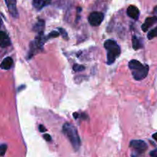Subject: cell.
Wrapping results in <instances>:
<instances>
[{
	"label": "cell",
	"mask_w": 157,
	"mask_h": 157,
	"mask_svg": "<svg viewBox=\"0 0 157 157\" xmlns=\"http://www.w3.org/2000/svg\"><path fill=\"white\" fill-rule=\"evenodd\" d=\"M129 67L132 71V75L136 81H141L148 75L149 66L144 65L137 60H131L129 62Z\"/></svg>",
	"instance_id": "obj_1"
},
{
	"label": "cell",
	"mask_w": 157,
	"mask_h": 157,
	"mask_svg": "<svg viewBox=\"0 0 157 157\" xmlns=\"http://www.w3.org/2000/svg\"><path fill=\"white\" fill-rule=\"evenodd\" d=\"M63 132L75 150H79L81 146V139L77 129L69 123H65L63 126Z\"/></svg>",
	"instance_id": "obj_2"
},
{
	"label": "cell",
	"mask_w": 157,
	"mask_h": 157,
	"mask_svg": "<svg viewBox=\"0 0 157 157\" xmlns=\"http://www.w3.org/2000/svg\"><path fill=\"white\" fill-rule=\"evenodd\" d=\"M104 45L107 52V64L110 65L121 55V48L116 41L112 39L105 41Z\"/></svg>",
	"instance_id": "obj_3"
},
{
	"label": "cell",
	"mask_w": 157,
	"mask_h": 157,
	"mask_svg": "<svg viewBox=\"0 0 157 157\" xmlns=\"http://www.w3.org/2000/svg\"><path fill=\"white\" fill-rule=\"evenodd\" d=\"M104 14L100 12H94L90 14L88 17V21L90 25L98 26L104 20Z\"/></svg>",
	"instance_id": "obj_4"
},
{
	"label": "cell",
	"mask_w": 157,
	"mask_h": 157,
	"mask_svg": "<svg viewBox=\"0 0 157 157\" xmlns=\"http://www.w3.org/2000/svg\"><path fill=\"white\" fill-rule=\"evenodd\" d=\"M130 146L139 153H144L147 150V144L141 140H131Z\"/></svg>",
	"instance_id": "obj_5"
},
{
	"label": "cell",
	"mask_w": 157,
	"mask_h": 157,
	"mask_svg": "<svg viewBox=\"0 0 157 157\" xmlns=\"http://www.w3.org/2000/svg\"><path fill=\"white\" fill-rule=\"evenodd\" d=\"M5 2H6V6H7L11 15L14 18H18V12L16 7V0H5Z\"/></svg>",
	"instance_id": "obj_6"
},
{
	"label": "cell",
	"mask_w": 157,
	"mask_h": 157,
	"mask_svg": "<svg viewBox=\"0 0 157 157\" xmlns=\"http://www.w3.org/2000/svg\"><path fill=\"white\" fill-rule=\"evenodd\" d=\"M52 0H33L32 6L36 10H41L44 7L50 5Z\"/></svg>",
	"instance_id": "obj_7"
},
{
	"label": "cell",
	"mask_w": 157,
	"mask_h": 157,
	"mask_svg": "<svg viewBox=\"0 0 157 157\" xmlns=\"http://www.w3.org/2000/svg\"><path fill=\"white\" fill-rule=\"evenodd\" d=\"M157 22V17L156 16H152V17H148L147 19L145 20L144 23L142 25V30L144 32H147L152 25Z\"/></svg>",
	"instance_id": "obj_8"
},
{
	"label": "cell",
	"mask_w": 157,
	"mask_h": 157,
	"mask_svg": "<svg viewBox=\"0 0 157 157\" xmlns=\"http://www.w3.org/2000/svg\"><path fill=\"white\" fill-rule=\"evenodd\" d=\"M11 44V41L7 34L0 31V47L6 48Z\"/></svg>",
	"instance_id": "obj_9"
},
{
	"label": "cell",
	"mask_w": 157,
	"mask_h": 157,
	"mask_svg": "<svg viewBox=\"0 0 157 157\" xmlns=\"http://www.w3.org/2000/svg\"><path fill=\"white\" fill-rule=\"evenodd\" d=\"M127 15L133 19H137L140 15V11L135 6H130L127 9Z\"/></svg>",
	"instance_id": "obj_10"
},
{
	"label": "cell",
	"mask_w": 157,
	"mask_h": 157,
	"mask_svg": "<svg viewBox=\"0 0 157 157\" xmlns=\"http://www.w3.org/2000/svg\"><path fill=\"white\" fill-rule=\"evenodd\" d=\"M13 65V60L11 57H7L2 61L0 64V67L3 70H9Z\"/></svg>",
	"instance_id": "obj_11"
},
{
	"label": "cell",
	"mask_w": 157,
	"mask_h": 157,
	"mask_svg": "<svg viewBox=\"0 0 157 157\" xmlns=\"http://www.w3.org/2000/svg\"><path fill=\"white\" fill-rule=\"evenodd\" d=\"M44 29V21L43 20H39L36 24L35 25L33 28V30L35 32H38V34L43 33V30Z\"/></svg>",
	"instance_id": "obj_12"
},
{
	"label": "cell",
	"mask_w": 157,
	"mask_h": 157,
	"mask_svg": "<svg viewBox=\"0 0 157 157\" xmlns=\"http://www.w3.org/2000/svg\"><path fill=\"white\" fill-rule=\"evenodd\" d=\"M132 44H133V48L135 50H138L143 47V44L140 40L136 38V36H133L132 38Z\"/></svg>",
	"instance_id": "obj_13"
},
{
	"label": "cell",
	"mask_w": 157,
	"mask_h": 157,
	"mask_svg": "<svg viewBox=\"0 0 157 157\" xmlns=\"http://www.w3.org/2000/svg\"><path fill=\"white\" fill-rule=\"evenodd\" d=\"M156 37H157V26L153 29H152V30L149 32L148 35H147V38L150 40L153 39V38H156Z\"/></svg>",
	"instance_id": "obj_14"
},
{
	"label": "cell",
	"mask_w": 157,
	"mask_h": 157,
	"mask_svg": "<svg viewBox=\"0 0 157 157\" xmlns=\"http://www.w3.org/2000/svg\"><path fill=\"white\" fill-rule=\"evenodd\" d=\"M73 70H74V71H75V72H80V71H82L85 70V67H84V65H81V64H74V66H73Z\"/></svg>",
	"instance_id": "obj_15"
},
{
	"label": "cell",
	"mask_w": 157,
	"mask_h": 157,
	"mask_svg": "<svg viewBox=\"0 0 157 157\" xmlns=\"http://www.w3.org/2000/svg\"><path fill=\"white\" fill-rule=\"evenodd\" d=\"M7 150V145L6 144H2L0 145V156H3L6 153Z\"/></svg>",
	"instance_id": "obj_16"
},
{
	"label": "cell",
	"mask_w": 157,
	"mask_h": 157,
	"mask_svg": "<svg viewBox=\"0 0 157 157\" xmlns=\"http://www.w3.org/2000/svg\"><path fill=\"white\" fill-rule=\"evenodd\" d=\"M59 32H56V31H52V32H50L49 33V35H48L47 37V39H48V38H57V37L59 36Z\"/></svg>",
	"instance_id": "obj_17"
},
{
	"label": "cell",
	"mask_w": 157,
	"mask_h": 157,
	"mask_svg": "<svg viewBox=\"0 0 157 157\" xmlns=\"http://www.w3.org/2000/svg\"><path fill=\"white\" fill-rule=\"evenodd\" d=\"M58 30H59V34L64 38V39H67V38H67V33L66 32V31L64 30V29H61V28H59Z\"/></svg>",
	"instance_id": "obj_18"
},
{
	"label": "cell",
	"mask_w": 157,
	"mask_h": 157,
	"mask_svg": "<svg viewBox=\"0 0 157 157\" xmlns=\"http://www.w3.org/2000/svg\"><path fill=\"white\" fill-rule=\"evenodd\" d=\"M43 137H44V139L46 141H48V142H50V141H52V137H51L50 135L48 134V133H46V134H44V136H43Z\"/></svg>",
	"instance_id": "obj_19"
},
{
	"label": "cell",
	"mask_w": 157,
	"mask_h": 157,
	"mask_svg": "<svg viewBox=\"0 0 157 157\" xmlns=\"http://www.w3.org/2000/svg\"><path fill=\"white\" fill-rule=\"evenodd\" d=\"M150 155L151 157H157V149H155L154 150L150 152Z\"/></svg>",
	"instance_id": "obj_20"
},
{
	"label": "cell",
	"mask_w": 157,
	"mask_h": 157,
	"mask_svg": "<svg viewBox=\"0 0 157 157\" xmlns=\"http://www.w3.org/2000/svg\"><path fill=\"white\" fill-rule=\"evenodd\" d=\"M39 131L41 133H44L46 131V128L43 125H39Z\"/></svg>",
	"instance_id": "obj_21"
},
{
	"label": "cell",
	"mask_w": 157,
	"mask_h": 157,
	"mask_svg": "<svg viewBox=\"0 0 157 157\" xmlns=\"http://www.w3.org/2000/svg\"><path fill=\"white\" fill-rule=\"evenodd\" d=\"M153 138L157 142V132H156V133H155L153 135Z\"/></svg>",
	"instance_id": "obj_22"
},
{
	"label": "cell",
	"mask_w": 157,
	"mask_h": 157,
	"mask_svg": "<svg viewBox=\"0 0 157 157\" xmlns=\"http://www.w3.org/2000/svg\"><path fill=\"white\" fill-rule=\"evenodd\" d=\"M74 117H75V119H77V118H78L79 117V114H78V113H74Z\"/></svg>",
	"instance_id": "obj_23"
},
{
	"label": "cell",
	"mask_w": 157,
	"mask_h": 157,
	"mask_svg": "<svg viewBox=\"0 0 157 157\" xmlns=\"http://www.w3.org/2000/svg\"><path fill=\"white\" fill-rule=\"evenodd\" d=\"M153 12H154L156 15H157V6H156V7L154 8V10H153Z\"/></svg>",
	"instance_id": "obj_24"
},
{
	"label": "cell",
	"mask_w": 157,
	"mask_h": 157,
	"mask_svg": "<svg viewBox=\"0 0 157 157\" xmlns=\"http://www.w3.org/2000/svg\"><path fill=\"white\" fill-rule=\"evenodd\" d=\"M2 21L1 18H0V27H1V26H2Z\"/></svg>",
	"instance_id": "obj_25"
},
{
	"label": "cell",
	"mask_w": 157,
	"mask_h": 157,
	"mask_svg": "<svg viewBox=\"0 0 157 157\" xmlns=\"http://www.w3.org/2000/svg\"><path fill=\"white\" fill-rule=\"evenodd\" d=\"M133 157H135V156H133Z\"/></svg>",
	"instance_id": "obj_26"
}]
</instances>
